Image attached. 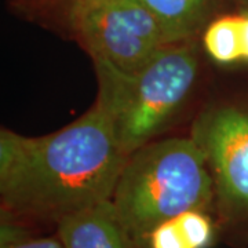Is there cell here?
<instances>
[{
	"mask_svg": "<svg viewBox=\"0 0 248 248\" xmlns=\"http://www.w3.org/2000/svg\"><path fill=\"white\" fill-rule=\"evenodd\" d=\"M127 161L107 110L95 102L57 133H0L1 213L27 223H54L110 200Z\"/></svg>",
	"mask_w": 248,
	"mask_h": 248,
	"instance_id": "cell-1",
	"label": "cell"
},
{
	"mask_svg": "<svg viewBox=\"0 0 248 248\" xmlns=\"http://www.w3.org/2000/svg\"><path fill=\"white\" fill-rule=\"evenodd\" d=\"M193 140L172 138L143 145L130 155L112 203L124 231L138 248H148L153 229L214 203V179Z\"/></svg>",
	"mask_w": 248,
	"mask_h": 248,
	"instance_id": "cell-2",
	"label": "cell"
},
{
	"mask_svg": "<svg viewBox=\"0 0 248 248\" xmlns=\"http://www.w3.org/2000/svg\"><path fill=\"white\" fill-rule=\"evenodd\" d=\"M99 94L120 148L128 156L159 131L193 87L197 60L185 46L161 48L140 71L124 72L104 60H94Z\"/></svg>",
	"mask_w": 248,
	"mask_h": 248,
	"instance_id": "cell-3",
	"label": "cell"
},
{
	"mask_svg": "<svg viewBox=\"0 0 248 248\" xmlns=\"http://www.w3.org/2000/svg\"><path fill=\"white\" fill-rule=\"evenodd\" d=\"M69 18L93 60H104L124 72L140 71L161 48L174 45L141 0L75 1Z\"/></svg>",
	"mask_w": 248,
	"mask_h": 248,
	"instance_id": "cell-4",
	"label": "cell"
},
{
	"mask_svg": "<svg viewBox=\"0 0 248 248\" xmlns=\"http://www.w3.org/2000/svg\"><path fill=\"white\" fill-rule=\"evenodd\" d=\"M192 140L213 171L214 202L222 228L248 239V113L215 108L197 119Z\"/></svg>",
	"mask_w": 248,
	"mask_h": 248,
	"instance_id": "cell-5",
	"label": "cell"
},
{
	"mask_svg": "<svg viewBox=\"0 0 248 248\" xmlns=\"http://www.w3.org/2000/svg\"><path fill=\"white\" fill-rule=\"evenodd\" d=\"M55 226L65 248H138L124 231L112 199L68 215Z\"/></svg>",
	"mask_w": 248,
	"mask_h": 248,
	"instance_id": "cell-6",
	"label": "cell"
},
{
	"mask_svg": "<svg viewBox=\"0 0 248 248\" xmlns=\"http://www.w3.org/2000/svg\"><path fill=\"white\" fill-rule=\"evenodd\" d=\"M159 19L172 43L195 32L202 22L207 0H141Z\"/></svg>",
	"mask_w": 248,
	"mask_h": 248,
	"instance_id": "cell-7",
	"label": "cell"
},
{
	"mask_svg": "<svg viewBox=\"0 0 248 248\" xmlns=\"http://www.w3.org/2000/svg\"><path fill=\"white\" fill-rule=\"evenodd\" d=\"M207 53L215 61L229 63L241 60L240 17H222L211 22L203 39Z\"/></svg>",
	"mask_w": 248,
	"mask_h": 248,
	"instance_id": "cell-8",
	"label": "cell"
},
{
	"mask_svg": "<svg viewBox=\"0 0 248 248\" xmlns=\"http://www.w3.org/2000/svg\"><path fill=\"white\" fill-rule=\"evenodd\" d=\"M189 248H208L214 240L213 219L205 211L192 210L172 218Z\"/></svg>",
	"mask_w": 248,
	"mask_h": 248,
	"instance_id": "cell-9",
	"label": "cell"
},
{
	"mask_svg": "<svg viewBox=\"0 0 248 248\" xmlns=\"http://www.w3.org/2000/svg\"><path fill=\"white\" fill-rule=\"evenodd\" d=\"M148 248H189L174 219L163 222L149 234Z\"/></svg>",
	"mask_w": 248,
	"mask_h": 248,
	"instance_id": "cell-10",
	"label": "cell"
},
{
	"mask_svg": "<svg viewBox=\"0 0 248 248\" xmlns=\"http://www.w3.org/2000/svg\"><path fill=\"white\" fill-rule=\"evenodd\" d=\"M0 248H65L62 241L57 237H36L29 236L27 239L19 240L17 243H13L9 246Z\"/></svg>",
	"mask_w": 248,
	"mask_h": 248,
	"instance_id": "cell-11",
	"label": "cell"
},
{
	"mask_svg": "<svg viewBox=\"0 0 248 248\" xmlns=\"http://www.w3.org/2000/svg\"><path fill=\"white\" fill-rule=\"evenodd\" d=\"M240 35H241V60L248 61V16H240Z\"/></svg>",
	"mask_w": 248,
	"mask_h": 248,
	"instance_id": "cell-12",
	"label": "cell"
},
{
	"mask_svg": "<svg viewBox=\"0 0 248 248\" xmlns=\"http://www.w3.org/2000/svg\"><path fill=\"white\" fill-rule=\"evenodd\" d=\"M75 1H81V0H71V3H75Z\"/></svg>",
	"mask_w": 248,
	"mask_h": 248,
	"instance_id": "cell-13",
	"label": "cell"
}]
</instances>
